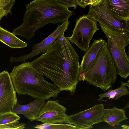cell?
Segmentation results:
<instances>
[{"instance_id":"6da1fadb","label":"cell","mask_w":129,"mask_h":129,"mask_svg":"<svg viewBox=\"0 0 129 129\" xmlns=\"http://www.w3.org/2000/svg\"><path fill=\"white\" fill-rule=\"evenodd\" d=\"M30 62L43 76L52 80L61 91H69L72 95L75 93L79 81V56L64 35Z\"/></svg>"},{"instance_id":"7a4b0ae2","label":"cell","mask_w":129,"mask_h":129,"mask_svg":"<svg viewBox=\"0 0 129 129\" xmlns=\"http://www.w3.org/2000/svg\"><path fill=\"white\" fill-rule=\"evenodd\" d=\"M22 24L12 33L30 40L35 32L49 24L62 23L73 15L68 6L56 0H34L26 5Z\"/></svg>"},{"instance_id":"3957f363","label":"cell","mask_w":129,"mask_h":129,"mask_svg":"<svg viewBox=\"0 0 129 129\" xmlns=\"http://www.w3.org/2000/svg\"><path fill=\"white\" fill-rule=\"evenodd\" d=\"M10 75L19 95H28L35 99L45 100L56 98L61 91L56 85L47 81L30 62H23L15 66Z\"/></svg>"},{"instance_id":"277c9868","label":"cell","mask_w":129,"mask_h":129,"mask_svg":"<svg viewBox=\"0 0 129 129\" xmlns=\"http://www.w3.org/2000/svg\"><path fill=\"white\" fill-rule=\"evenodd\" d=\"M117 75L114 60L105 42L93 64L79 76L78 80L86 81L106 91L114 83Z\"/></svg>"},{"instance_id":"5b68a950","label":"cell","mask_w":129,"mask_h":129,"mask_svg":"<svg viewBox=\"0 0 129 129\" xmlns=\"http://www.w3.org/2000/svg\"><path fill=\"white\" fill-rule=\"evenodd\" d=\"M106 36L108 49L114 61L118 74L125 79L129 75V57L125 48L129 44V32L112 28L99 23Z\"/></svg>"},{"instance_id":"8992f818","label":"cell","mask_w":129,"mask_h":129,"mask_svg":"<svg viewBox=\"0 0 129 129\" xmlns=\"http://www.w3.org/2000/svg\"><path fill=\"white\" fill-rule=\"evenodd\" d=\"M99 30L96 21L84 15L77 19L72 36L67 38L72 43L86 51L94 34Z\"/></svg>"},{"instance_id":"52a82bcc","label":"cell","mask_w":129,"mask_h":129,"mask_svg":"<svg viewBox=\"0 0 129 129\" xmlns=\"http://www.w3.org/2000/svg\"><path fill=\"white\" fill-rule=\"evenodd\" d=\"M86 16L112 28L129 32V21L120 18L114 13L105 0L96 5H90Z\"/></svg>"},{"instance_id":"ba28073f","label":"cell","mask_w":129,"mask_h":129,"mask_svg":"<svg viewBox=\"0 0 129 129\" xmlns=\"http://www.w3.org/2000/svg\"><path fill=\"white\" fill-rule=\"evenodd\" d=\"M102 104L96 105L89 109L68 116V123L75 126L78 129H88L92 125L103 122L104 109Z\"/></svg>"},{"instance_id":"9c48e42d","label":"cell","mask_w":129,"mask_h":129,"mask_svg":"<svg viewBox=\"0 0 129 129\" xmlns=\"http://www.w3.org/2000/svg\"><path fill=\"white\" fill-rule=\"evenodd\" d=\"M16 93L8 72L0 73V115L11 111L17 104Z\"/></svg>"},{"instance_id":"30bf717a","label":"cell","mask_w":129,"mask_h":129,"mask_svg":"<svg viewBox=\"0 0 129 129\" xmlns=\"http://www.w3.org/2000/svg\"><path fill=\"white\" fill-rule=\"evenodd\" d=\"M66 110L58 100H48L41 108L36 120L43 123H68Z\"/></svg>"},{"instance_id":"8fae6325","label":"cell","mask_w":129,"mask_h":129,"mask_svg":"<svg viewBox=\"0 0 129 129\" xmlns=\"http://www.w3.org/2000/svg\"><path fill=\"white\" fill-rule=\"evenodd\" d=\"M69 23L70 21L67 20L61 25H58L56 29L48 37L40 43L34 44L32 50L30 53L26 55H22L17 57H12L10 59V62L24 61L38 55L41 53H45L58 38L64 35Z\"/></svg>"},{"instance_id":"7c38bea8","label":"cell","mask_w":129,"mask_h":129,"mask_svg":"<svg viewBox=\"0 0 129 129\" xmlns=\"http://www.w3.org/2000/svg\"><path fill=\"white\" fill-rule=\"evenodd\" d=\"M105 41L100 38L95 40L82 57L80 65L79 76L86 72L93 65Z\"/></svg>"},{"instance_id":"4fadbf2b","label":"cell","mask_w":129,"mask_h":129,"mask_svg":"<svg viewBox=\"0 0 129 129\" xmlns=\"http://www.w3.org/2000/svg\"><path fill=\"white\" fill-rule=\"evenodd\" d=\"M45 100L36 99L27 104H17L11 111L17 114L23 115L30 121L36 120L38 114L45 103Z\"/></svg>"},{"instance_id":"5bb4252c","label":"cell","mask_w":129,"mask_h":129,"mask_svg":"<svg viewBox=\"0 0 129 129\" xmlns=\"http://www.w3.org/2000/svg\"><path fill=\"white\" fill-rule=\"evenodd\" d=\"M125 111L123 109L114 107L111 109H104L103 122H105L113 127L118 126L120 123L127 119Z\"/></svg>"},{"instance_id":"9a60e30c","label":"cell","mask_w":129,"mask_h":129,"mask_svg":"<svg viewBox=\"0 0 129 129\" xmlns=\"http://www.w3.org/2000/svg\"><path fill=\"white\" fill-rule=\"evenodd\" d=\"M107 6L120 18L129 21V0H105Z\"/></svg>"},{"instance_id":"2e32d148","label":"cell","mask_w":129,"mask_h":129,"mask_svg":"<svg viewBox=\"0 0 129 129\" xmlns=\"http://www.w3.org/2000/svg\"><path fill=\"white\" fill-rule=\"evenodd\" d=\"M0 41L12 48H24L27 44L11 33L0 27Z\"/></svg>"},{"instance_id":"e0dca14e","label":"cell","mask_w":129,"mask_h":129,"mask_svg":"<svg viewBox=\"0 0 129 129\" xmlns=\"http://www.w3.org/2000/svg\"><path fill=\"white\" fill-rule=\"evenodd\" d=\"M129 94V92L125 85L121 84L120 87L116 89H110L105 93L100 94L98 100L101 101L106 98H108L107 100L111 99L118 100L122 96Z\"/></svg>"},{"instance_id":"ac0fdd59","label":"cell","mask_w":129,"mask_h":129,"mask_svg":"<svg viewBox=\"0 0 129 129\" xmlns=\"http://www.w3.org/2000/svg\"><path fill=\"white\" fill-rule=\"evenodd\" d=\"M34 127L40 129H78L75 126L69 123L68 124L42 123L37 125Z\"/></svg>"},{"instance_id":"d6986e66","label":"cell","mask_w":129,"mask_h":129,"mask_svg":"<svg viewBox=\"0 0 129 129\" xmlns=\"http://www.w3.org/2000/svg\"><path fill=\"white\" fill-rule=\"evenodd\" d=\"M20 117L12 111L7 112L0 115V125L19 120Z\"/></svg>"},{"instance_id":"ffe728a7","label":"cell","mask_w":129,"mask_h":129,"mask_svg":"<svg viewBox=\"0 0 129 129\" xmlns=\"http://www.w3.org/2000/svg\"><path fill=\"white\" fill-rule=\"evenodd\" d=\"M15 0H0V9L6 12L7 15L10 13L11 9L14 5Z\"/></svg>"},{"instance_id":"44dd1931","label":"cell","mask_w":129,"mask_h":129,"mask_svg":"<svg viewBox=\"0 0 129 129\" xmlns=\"http://www.w3.org/2000/svg\"><path fill=\"white\" fill-rule=\"evenodd\" d=\"M26 124L19 122L17 120L10 123L0 125V129H23L25 127Z\"/></svg>"},{"instance_id":"7402d4cb","label":"cell","mask_w":129,"mask_h":129,"mask_svg":"<svg viewBox=\"0 0 129 129\" xmlns=\"http://www.w3.org/2000/svg\"><path fill=\"white\" fill-rule=\"evenodd\" d=\"M103 0H81L79 5L83 8H85L87 5H95Z\"/></svg>"},{"instance_id":"603a6c76","label":"cell","mask_w":129,"mask_h":129,"mask_svg":"<svg viewBox=\"0 0 129 129\" xmlns=\"http://www.w3.org/2000/svg\"><path fill=\"white\" fill-rule=\"evenodd\" d=\"M59 2L69 7H73L76 9L77 4L76 0H56Z\"/></svg>"},{"instance_id":"cb8c5ba5","label":"cell","mask_w":129,"mask_h":129,"mask_svg":"<svg viewBox=\"0 0 129 129\" xmlns=\"http://www.w3.org/2000/svg\"><path fill=\"white\" fill-rule=\"evenodd\" d=\"M6 12L2 9H0V21L1 18L4 16H7Z\"/></svg>"},{"instance_id":"d4e9b609","label":"cell","mask_w":129,"mask_h":129,"mask_svg":"<svg viewBox=\"0 0 129 129\" xmlns=\"http://www.w3.org/2000/svg\"><path fill=\"white\" fill-rule=\"evenodd\" d=\"M77 5H79L81 0H76Z\"/></svg>"}]
</instances>
